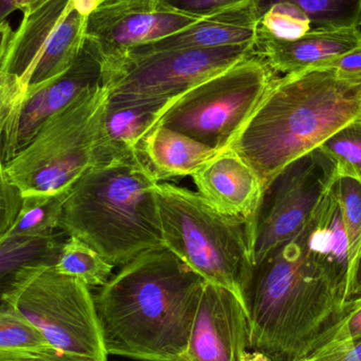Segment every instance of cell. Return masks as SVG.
Masks as SVG:
<instances>
[{
    "label": "cell",
    "mask_w": 361,
    "mask_h": 361,
    "mask_svg": "<svg viewBox=\"0 0 361 361\" xmlns=\"http://www.w3.org/2000/svg\"><path fill=\"white\" fill-rule=\"evenodd\" d=\"M205 282L166 247L123 265L94 296L108 355L183 361Z\"/></svg>",
    "instance_id": "6da1fadb"
},
{
    "label": "cell",
    "mask_w": 361,
    "mask_h": 361,
    "mask_svg": "<svg viewBox=\"0 0 361 361\" xmlns=\"http://www.w3.org/2000/svg\"><path fill=\"white\" fill-rule=\"evenodd\" d=\"M250 350L300 361L326 345L345 317L347 290L309 254L305 227L254 264L241 292Z\"/></svg>",
    "instance_id": "7a4b0ae2"
},
{
    "label": "cell",
    "mask_w": 361,
    "mask_h": 361,
    "mask_svg": "<svg viewBox=\"0 0 361 361\" xmlns=\"http://www.w3.org/2000/svg\"><path fill=\"white\" fill-rule=\"evenodd\" d=\"M360 103L361 78L332 68L279 76L228 149L264 189L286 165L358 118Z\"/></svg>",
    "instance_id": "3957f363"
},
{
    "label": "cell",
    "mask_w": 361,
    "mask_h": 361,
    "mask_svg": "<svg viewBox=\"0 0 361 361\" xmlns=\"http://www.w3.org/2000/svg\"><path fill=\"white\" fill-rule=\"evenodd\" d=\"M158 183L140 152L91 167L68 190L59 229L94 248L114 267L165 247Z\"/></svg>",
    "instance_id": "277c9868"
},
{
    "label": "cell",
    "mask_w": 361,
    "mask_h": 361,
    "mask_svg": "<svg viewBox=\"0 0 361 361\" xmlns=\"http://www.w3.org/2000/svg\"><path fill=\"white\" fill-rule=\"evenodd\" d=\"M156 195L165 247L240 298L254 267L250 219L223 214L197 191L173 183L159 182Z\"/></svg>",
    "instance_id": "5b68a950"
},
{
    "label": "cell",
    "mask_w": 361,
    "mask_h": 361,
    "mask_svg": "<svg viewBox=\"0 0 361 361\" xmlns=\"http://www.w3.org/2000/svg\"><path fill=\"white\" fill-rule=\"evenodd\" d=\"M104 85L87 91L49 118L33 139L6 163L8 179L23 197L66 192L97 165Z\"/></svg>",
    "instance_id": "8992f818"
},
{
    "label": "cell",
    "mask_w": 361,
    "mask_h": 361,
    "mask_svg": "<svg viewBox=\"0 0 361 361\" xmlns=\"http://www.w3.org/2000/svg\"><path fill=\"white\" fill-rule=\"evenodd\" d=\"M2 303L29 320L56 351L108 360L94 296L80 280L59 273L54 263L21 267Z\"/></svg>",
    "instance_id": "52a82bcc"
},
{
    "label": "cell",
    "mask_w": 361,
    "mask_h": 361,
    "mask_svg": "<svg viewBox=\"0 0 361 361\" xmlns=\"http://www.w3.org/2000/svg\"><path fill=\"white\" fill-rule=\"evenodd\" d=\"M278 78L254 54L183 93L167 108L158 125L224 152Z\"/></svg>",
    "instance_id": "ba28073f"
},
{
    "label": "cell",
    "mask_w": 361,
    "mask_h": 361,
    "mask_svg": "<svg viewBox=\"0 0 361 361\" xmlns=\"http://www.w3.org/2000/svg\"><path fill=\"white\" fill-rule=\"evenodd\" d=\"M254 42L123 54L103 61L109 103L171 102L254 55Z\"/></svg>",
    "instance_id": "9c48e42d"
},
{
    "label": "cell",
    "mask_w": 361,
    "mask_h": 361,
    "mask_svg": "<svg viewBox=\"0 0 361 361\" xmlns=\"http://www.w3.org/2000/svg\"><path fill=\"white\" fill-rule=\"evenodd\" d=\"M337 176L336 163L317 147L271 180L250 219L254 264L300 233Z\"/></svg>",
    "instance_id": "30bf717a"
},
{
    "label": "cell",
    "mask_w": 361,
    "mask_h": 361,
    "mask_svg": "<svg viewBox=\"0 0 361 361\" xmlns=\"http://www.w3.org/2000/svg\"><path fill=\"white\" fill-rule=\"evenodd\" d=\"M101 85L102 61L85 44L65 73L39 86L29 87L15 109L10 111L2 135L4 162L20 152L49 118Z\"/></svg>",
    "instance_id": "8fae6325"
},
{
    "label": "cell",
    "mask_w": 361,
    "mask_h": 361,
    "mask_svg": "<svg viewBox=\"0 0 361 361\" xmlns=\"http://www.w3.org/2000/svg\"><path fill=\"white\" fill-rule=\"evenodd\" d=\"M200 19L160 4L142 6L106 0L87 16L85 44L103 63L175 34Z\"/></svg>",
    "instance_id": "7c38bea8"
},
{
    "label": "cell",
    "mask_w": 361,
    "mask_h": 361,
    "mask_svg": "<svg viewBox=\"0 0 361 361\" xmlns=\"http://www.w3.org/2000/svg\"><path fill=\"white\" fill-rule=\"evenodd\" d=\"M250 350L242 301L231 290L205 282L183 361H244Z\"/></svg>",
    "instance_id": "4fadbf2b"
},
{
    "label": "cell",
    "mask_w": 361,
    "mask_h": 361,
    "mask_svg": "<svg viewBox=\"0 0 361 361\" xmlns=\"http://www.w3.org/2000/svg\"><path fill=\"white\" fill-rule=\"evenodd\" d=\"M361 47V31H311L296 39H280L258 27L254 53L276 73H300L322 68L333 59Z\"/></svg>",
    "instance_id": "5bb4252c"
},
{
    "label": "cell",
    "mask_w": 361,
    "mask_h": 361,
    "mask_svg": "<svg viewBox=\"0 0 361 361\" xmlns=\"http://www.w3.org/2000/svg\"><path fill=\"white\" fill-rule=\"evenodd\" d=\"M191 178L197 192L219 212L245 219L254 216L263 186L252 167L235 152H220Z\"/></svg>",
    "instance_id": "9a60e30c"
},
{
    "label": "cell",
    "mask_w": 361,
    "mask_h": 361,
    "mask_svg": "<svg viewBox=\"0 0 361 361\" xmlns=\"http://www.w3.org/2000/svg\"><path fill=\"white\" fill-rule=\"evenodd\" d=\"M259 23L260 19L252 0L204 17L175 34L131 49L124 54H143L156 51L183 49L218 48L255 42Z\"/></svg>",
    "instance_id": "2e32d148"
},
{
    "label": "cell",
    "mask_w": 361,
    "mask_h": 361,
    "mask_svg": "<svg viewBox=\"0 0 361 361\" xmlns=\"http://www.w3.org/2000/svg\"><path fill=\"white\" fill-rule=\"evenodd\" d=\"M173 101L107 102L99 124L95 166L137 154L142 140L158 125Z\"/></svg>",
    "instance_id": "e0dca14e"
},
{
    "label": "cell",
    "mask_w": 361,
    "mask_h": 361,
    "mask_svg": "<svg viewBox=\"0 0 361 361\" xmlns=\"http://www.w3.org/2000/svg\"><path fill=\"white\" fill-rule=\"evenodd\" d=\"M72 6L73 0H47L23 12V20L11 36L0 69L16 78L25 90L51 36Z\"/></svg>",
    "instance_id": "ac0fdd59"
},
{
    "label": "cell",
    "mask_w": 361,
    "mask_h": 361,
    "mask_svg": "<svg viewBox=\"0 0 361 361\" xmlns=\"http://www.w3.org/2000/svg\"><path fill=\"white\" fill-rule=\"evenodd\" d=\"M305 245L315 262L348 292L349 239L343 212L329 189L305 226Z\"/></svg>",
    "instance_id": "d6986e66"
},
{
    "label": "cell",
    "mask_w": 361,
    "mask_h": 361,
    "mask_svg": "<svg viewBox=\"0 0 361 361\" xmlns=\"http://www.w3.org/2000/svg\"><path fill=\"white\" fill-rule=\"evenodd\" d=\"M137 152L159 182L192 176L218 150L183 133L157 125L145 135Z\"/></svg>",
    "instance_id": "ffe728a7"
},
{
    "label": "cell",
    "mask_w": 361,
    "mask_h": 361,
    "mask_svg": "<svg viewBox=\"0 0 361 361\" xmlns=\"http://www.w3.org/2000/svg\"><path fill=\"white\" fill-rule=\"evenodd\" d=\"M86 21V15L76 10L73 2V6L51 36L27 89L54 80L71 67L85 44Z\"/></svg>",
    "instance_id": "44dd1931"
},
{
    "label": "cell",
    "mask_w": 361,
    "mask_h": 361,
    "mask_svg": "<svg viewBox=\"0 0 361 361\" xmlns=\"http://www.w3.org/2000/svg\"><path fill=\"white\" fill-rule=\"evenodd\" d=\"M54 352L29 320L6 305L0 307V361H34Z\"/></svg>",
    "instance_id": "7402d4cb"
},
{
    "label": "cell",
    "mask_w": 361,
    "mask_h": 361,
    "mask_svg": "<svg viewBox=\"0 0 361 361\" xmlns=\"http://www.w3.org/2000/svg\"><path fill=\"white\" fill-rule=\"evenodd\" d=\"M25 93V87L16 78L0 69V240L14 224L23 206V195L6 173L2 154V135L8 114Z\"/></svg>",
    "instance_id": "603a6c76"
},
{
    "label": "cell",
    "mask_w": 361,
    "mask_h": 361,
    "mask_svg": "<svg viewBox=\"0 0 361 361\" xmlns=\"http://www.w3.org/2000/svg\"><path fill=\"white\" fill-rule=\"evenodd\" d=\"M280 2H288L302 11L311 23L312 31L360 27L361 0H254L259 19Z\"/></svg>",
    "instance_id": "cb8c5ba5"
},
{
    "label": "cell",
    "mask_w": 361,
    "mask_h": 361,
    "mask_svg": "<svg viewBox=\"0 0 361 361\" xmlns=\"http://www.w3.org/2000/svg\"><path fill=\"white\" fill-rule=\"evenodd\" d=\"M61 243L57 235L40 239L4 237L0 241V307L2 296L21 267L35 262H56Z\"/></svg>",
    "instance_id": "d4e9b609"
},
{
    "label": "cell",
    "mask_w": 361,
    "mask_h": 361,
    "mask_svg": "<svg viewBox=\"0 0 361 361\" xmlns=\"http://www.w3.org/2000/svg\"><path fill=\"white\" fill-rule=\"evenodd\" d=\"M54 267L88 288H102L111 278L114 265L82 240L69 237L61 244Z\"/></svg>",
    "instance_id": "484cf974"
},
{
    "label": "cell",
    "mask_w": 361,
    "mask_h": 361,
    "mask_svg": "<svg viewBox=\"0 0 361 361\" xmlns=\"http://www.w3.org/2000/svg\"><path fill=\"white\" fill-rule=\"evenodd\" d=\"M67 193L23 197L18 216L4 237L40 239L56 235Z\"/></svg>",
    "instance_id": "4316f807"
},
{
    "label": "cell",
    "mask_w": 361,
    "mask_h": 361,
    "mask_svg": "<svg viewBox=\"0 0 361 361\" xmlns=\"http://www.w3.org/2000/svg\"><path fill=\"white\" fill-rule=\"evenodd\" d=\"M319 147L336 163L338 175L361 182V118L348 123Z\"/></svg>",
    "instance_id": "83f0119b"
},
{
    "label": "cell",
    "mask_w": 361,
    "mask_h": 361,
    "mask_svg": "<svg viewBox=\"0 0 361 361\" xmlns=\"http://www.w3.org/2000/svg\"><path fill=\"white\" fill-rule=\"evenodd\" d=\"M331 189L343 212V222L349 239L351 269L361 248V182L349 176L338 175L333 182Z\"/></svg>",
    "instance_id": "f1b7e54d"
},
{
    "label": "cell",
    "mask_w": 361,
    "mask_h": 361,
    "mask_svg": "<svg viewBox=\"0 0 361 361\" xmlns=\"http://www.w3.org/2000/svg\"><path fill=\"white\" fill-rule=\"evenodd\" d=\"M259 27L280 39H296L312 31L311 23L294 4H274L260 18Z\"/></svg>",
    "instance_id": "f546056e"
},
{
    "label": "cell",
    "mask_w": 361,
    "mask_h": 361,
    "mask_svg": "<svg viewBox=\"0 0 361 361\" xmlns=\"http://www.w3.org/2000/svg\"><path fill=\"white\" fill-rule=\"evenodd\" d=\"M248 1L252 0H159V4L171 10L204 18Z\"/></svg>",
    "instance_id": "4dcf8cb0"
},
{
    "label": "cell",
    "mask_w": 361,
    "mask_h": 361,
    "mask_svg": "<svg viewBox=\"0 0 361 361\" xmlns=\"http://www.w3.org/2000/svg\"><path fill=\"white\" fill-rule=\"evenodd\" d=\"M348 311L334 335L328 343L329 345H349L361 339V297L347 301ZM320 348V349H322ZM319 349V350H320ZM317 352V351H316ZM314 354V353H313Z\"/></svg>",
    "instance_id": "1f68e13d"
},
{
    "label": "cell",
    "mask_w": 361,
    "mask_h": 361,
    "mask_svg": "<svg viewBox=\"0 0 361 361\" xmlns=\"http://www.w3.org/2000/svg\"><path fill=\"white\" fill-rule=\"evenodd\" d=\"M300 361H361V339L349 345L322 348Z\"/></svg>",
    "instance_id": "d6a6232c"
},
{
    "label": "cell",
    "mask_w": 361,
    "mask_h": 361,
    "mask_svg": "<svg viewBox=\"0 0 361 361\" xmlns=\"http://www.w3.org/2000/svg\"><path fill=\"white\" fill-rule=\"evenodd\" d=\"M322 68H332L345 78H361V47L336 57Z\"/></svg>",
    "instance_id": "836d02e7"
},
{
    "label": "cell",
    "mask_w": 361,
    "mask_h": 361,
    "mask_svg": "<svg viewBox=\"0 0 361 361\" xmlns=\"http://www.w3.org/2000/svg\"><path fill=\"white\" fill-rule=\"evenodd\" d=\"M361 297V248L357 258L354 261L349 273L347 301Z\"/></svg>",
    "instance_id": "e575fe53"
},
{
    "label": "cell",
    "mask_w": 361,
    "mask_h": 361,
    "mask_svg": "<svg viewBox=\"0 0 361 361\" xmlns=\"http://www.w3.org/2000/svg\"><path fill=\"white\" fill-rule=\"evenodd\" d=\"M34 361H99L85 356L74 355V354L63 353V352H54L44 357L38 358ZM108 361V360H107Z\"/></svg>",
    "instance_id": "d590c367"
},
{
    "label": "cell",
    "mask_w": 361,
    "mask_h": 361,
    "mask_svg": "<svg viewBox=\"0 0 361 361\" xmlns=\"http://www.w3.org/2000/svg\"><path fill=\"white\" fill-rule=\"evenodd\" d=\"M12 34L13 30L8 21L6 20L0 23V65H1L2 59H4Z\"/></svg>",
    "instance_id": "8d00e7d4"
},
{
    "label": "cell",
    "mask_w": 361,
    "mask_h": 361,
    "mask_svg": "<svg viewBox=\"0 0 361 361\" xmlns=\"http://www.w3.org/2000/svg\"><path fill=\"white\" fill-rule=\"evenodd\" d=\"M105 1L106 0H73L74 8L86 16Z\"/></svg>",
    "instance_id": "74e56055"
},
{
    "label": "cell",
    "mask_w": 361,
    "mask_h": 361,
    "mask_svg": "<svg viewBox=\"0 0 361 361\" xmlns=\"http://www.w3.org/2000/svg\"><path fill=\"white\" fill-rule=\"evenodd\" d=\"M244 361H271L269 358L265 357L262 354L258 353V352L252 351L247 352L246 354L245 360Z\"/></svg>",
    "instance_id": "f35d334b"
},
{
    "label": "cell",
    "mask_w": 361,
    "mask_h": 361,
    "mask_svg": "<svg viewBox=\"0 0 361 361\" xmlns=\"http://www.w3.org/2000/svg\"><path fill=\"white\" fill-rule=\"evenodd\" d=\"M122 1L128 2V4H142V6H154V4H159V0H122Z\"/></svg>",
    "instance_id": "ab89813d"
},
{
    "label": "cell",
    "mask_w": 361,
    "mask_h": 361,
    "mask_svg": "<svg viewBox=\"0 0 361 361\" xmlns=\"http://www.w3.org/2000/svg\"><path fill=\"white\" fill-rule=\"evenodd\" d=\"M358 118H361V103H360V114H358Z\"/></svg>",
    "instance_id": "60d3db41"
},
{
    "label": "cell",
    "mask_w": 361,
    "mask_h": 361,
    "mask_svg": "<svg viewBox=\"0 0 361 361\" xmlns=\"http://www.w3.org/2000/svg\"><path fill=\"white\" fill-rule=\"evenodd\" d=\"M360 27H361V18H360Z\"/></svg>",
    "instance_id": "b9f144b4"
}]
</instances>
